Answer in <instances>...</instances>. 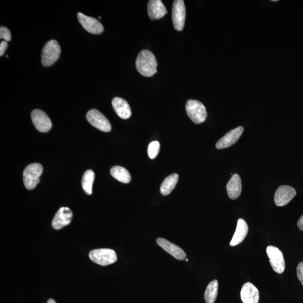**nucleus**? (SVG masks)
Masks as SVG:
<instances>
[{
  "mask_svg": "<svg viewBox=\"0 0 303 303\" xmlns=\"http://www.w3.org/2000/svg\"><path fill=\"white\" fill-rule=\"evenodd\" d=\"M135 64L137 71L144 76H152L157 73L156 57L149 50H144L139 52Z\"/></svg>",
  "mask_w": 303,
  "mask_h": 303,
  "instance_id": "1",
  "label": "nucleus"
},
{
  "mask_svg": "<svg viewBox=\"0 0 303 303\" xmlns=\"http://www.w3.org/2000/svg\"><path fill=\"white\" fill-rule=\"evenodd\" d=\"M185 109L189 118L196 124L203 123L207 118L206 108L199 101L188 100L186 103Z\"/></svg>",
  "mask_w": 303,
  "mask_h": 303,
  "instance_id": "2",
  "label": "nucleus"
},
{
  "mask_svg": "<svg viewBox=\"0 0 303 303\" xmlns=\"http://www.w3.org/2000/svg\"><path fill=\"white\" fill-rule=\"evenodd\" d=\"M61 54V48L56 40L47 42L42 52V64L45 67L52 65L59 59Z\"/></svg>",
  "mask_w": 303,
  "mask_h": 303,
  "instance_id": "3",
  "label": "nucleus"
},
{
  "mask_svg": "<svg viewBox=\"0 0 303 303\" xmlns=\"http://www.w3.org/2000/svg\"><path fill=\"white\" fill-rule=\"evenodd\" d=\"M43 173V166L40 164L34 163L26 167L23 173V181L25 188L32 190L40 182V177Z\"/></svg>",
  "mask_w": 303,
  "mask_h": 303,
  "instance_id": "4",
  "label": "nucleus"
},
{
  "mask_svg": "<svg viewBox=\"0 0 303 303\" xmlns=\"http://www.w3.org/2000/svg\"><path fill=\"white\" fill-rule=\"evenodd\" d=\"M89 258L97 265L106 266L117 261L116 252L110 249H98L89 252Z\"/></svg>",
  "mask_w": 303,
  "mask_h": 303,
  "instance_id": "5",
  "label": "nucleus"
},
{
  "mask_svg": "<svg viewBox=\"0 0 303 303\" xmlns=\"http://www.w3.org/2000/svg\"><path fill=\"white\" fill-rule=\"evenodd\" d=\"M86 118L89 124L97 129L106 133L111 130L110 123L99 110L96 109L89 110L87 112Z\"/></svg>",
  "mask_w": 303,
  "mask_h": 303,
  "instance_id": "6",
  "label": "nucleus"
},
{
  "mask_svg": "<svg viewBox=\"0 0 303 303\" xmlns=\"http://www.w3.org/2000/svg\"><path fill=\"white\" fill-rule=\"evenodd\" d=\"M266 252L270 259V263L276 273L282 274L285 269V263L282 252L277 247H267Z\"/></svg>",
  "mask_w": 303,
  "mask_h": 303,
  "instance_id": "7",
  "label": "nucleus"
},
{
  "mask_svg": "<svg viewBox=\"0 0 303 303\" xmlns=\"http://www.w3.org/2000/svg\"><path fill=\"white\" fill-rule=\"evenodd\" d=\"M186 18V9L183 0L174 1L172 10V19L175 29L181 31L184 29Z\"/></svg>",
  "mask_w": 303,
  "mask_h": 303,
  "instance_id": "8",
  "label": "nucleus"
},
{
  "mask_svg": "<svg viewBox=\"0 0 303 303\" xmlns=\"http://www.w3.org/2000/svg\"><path fill=\"white\" fill-rule=\"evenodd\" d=\"M296 195V190L291 186L288 185L279 186L275 194V203L278 207L284 206Z\"/></svg>",
  "mask_w": 303,
  "mask_h": 303,
  "instance_id": "9",
  "label": "nucleus"
},
{
  "mask_svg": "<svg viewBox=\"0 0 303 303\" xmlns=\"http://www.w3.org/2000/svg\"><path fill=\"white\" fill-rule=\"evenodd\" d=\"M31 119L36 129L42 133H46L52 127V122L44 111L36 109L31 113Z\"/></svg>",
  "mask_w": 303,
  "mask_h": 303,
  "instance_id": "10",
  "label": "nucleus"
},
{
  "mask_svg": "<svg viewBox=\"0 0 303 303\" xmlns=\"http://www.w3.org/2000/svg\"><path fill=\"white\" fill-rule=\"evenodd\" d=\"M77 17L80 24L89 33L99 34L103 32V26L96 19L87 16L81 13H77Z\"/></svg>",
  "mask_w": 303,
  "mask_h": 303,
  "instance_id": "11",
  "label": "nucleus"
},
{
  "mask_svg": "<svg viewBox=\"0 0 303 303\" xmlns=\"http://www.w3.org/2000/svg\"><path fill=\"white\" fill-rule=\"evenodd\" d=\"M244 131L243 126H239L225 134L217 142L216 147L217 149L222 150L230 147L237 141L242 136Z\"/></svg>",
  "mask_w": 303,
  "mask_h": 303,
  "instance_id": "12",
  "label": "nucleus"
},
{
  "mask_svg": "<svg viewBox=\"0 0 303 303\" xmlns=\"http://www.w3.org/2000/svg\"><path fill=\"white\" fill-rule=\"evenodd\" d=\"M72 218L73 213L71 209L68 207H61L54 217L52 226L55 230H60L70 224Z\"/></svg>",
  "mask_w": 303,
  "mask_h": 303,
  "instance_id": "13",
  "label": "nucleus"
},
{
  "mask_svg": "<svg viewBox=\"0 0 303 303\" xmlns=\"http://www.w3.org/2000/svg\"><path fill=\"white\" fill-rule=\"evenodd\" d=\"M157 243L163 250L173 256L174 258L180 260V261L184 260L186 258V254L184 251L181 248L176 244L171 243L168 240L158 238L157 239Z\"/></svg>",
  "mask_w": 303,
  "mask_h": 303,
  "instance_id": "14",
  "label": "nucleus"
},
{
  "mask_svg": "<svg viewBox=\"0 0 303 303\" xmlns=\"http://www.w3.org/2000/svg\"><path fill=\"white\" fill-rule=\"evenodd\" d=\"M240 297L243 303H258L259 291L252 283L247 282L242 287Z\"/></svg>",
  "mask_w": 303,
  "mask_h": 303,
  "instance_id": "15",
  "label": "nucleus"
},
{
  "mask_svg": "<svg viewBox=\"0 0 303 303\" xmlns=\"http://www.w3.org/2000/svg\"><path fill=\"white\" fill-rule=\"evenodd\" d=\"M148 14L151 20H157L168 13L166 7L161 0H151L148 3Z\"/></svg>",
  "mask_w": 303,
  "mask_h": 303,
  "instance_id": "16",
  "label": "nucleus"
},
{
  "mask_svg": "<svg viewBox=\"0 0 303 303\" xmlns=\"http://www.w3.org/2000/svg\"><path fill=\"white\" fill-rule=\"evenodd\" d=\"M112 105L116 114L123 119H129L131 115L129 104L127 101L120 97H115L112 101Z\"/></svg>",
  "mask_w": 303,
  "mask_h": 303,
  "instance_id": "17",
  "label": "nucleus"
},
{
  "mask_svg": "<svg viewBox=\"0 0 303 303\" xmlns=\"http://www.w3.org/2000/svg\"><path fill=\"white\" fill-rule=\"evenodd\" d=\"M242 180L239 175L234 174L228 182L227 189L228 196L231 200H235L238 198L242 193Z\"/></svg>",
  "mask_w": 303,
  "mask_h": 303,
  "instance_id": "18",
  "label": "nucleus"
},
{
  "mask_svg": "<svg viewBox=\"0 0 303 303\" xmlns=\"http://www.w3.org/2000/svg\"><path fill=\"white\" fill-rule=\"evenodd\" d=\"M248 232V227L244 220L240 219L237 223L236 231L230 242V246L234 247L238 246L247 236Z\"/></svg>",
  "mask_w": 303,
  "mask_h": 303,
  "instance_id": "19",
  "label": "nucleus"
},
{
  "mask_svg": "<svg viewBox=\"0 0 303 303\" xmlns=\"http://www.w3.org/2000/svg\"><path fill=\"white\" fill-rule=\"evenodd\" d=\"M178 180V176L177 174H173L167 177L162 182L160 187V192L162 195L166 196L172 193L176 188Z\"/></svg>",
  "mask_w": 303,
  "mask_h": 303,
  "instance_id": "20",
  "label": "nucleus"
},
{
  "mask_svg": "<svg viewBox=\"0 0 303 303\" xmlns=\"http://www.w3.org/2000/svg\"><path fill=\"white\" fill-rule=\"evenodd\" d=\"M110 173L112 177L123 183L128 184L131 181L130 174L122 166H116L112 168Z\"/></svg>",
  "mask_w": 303,
  "mask_h": 303,
  "instance_id": "21",
  "label": "nucleus"
},
{
  "mask_svg": "<svg viewBox=\"0 0 303 303\" xmlns=\"http://www.w3.org/2000/svg\"><path fill=\"white\" fill-rule=\"evenodd\" d=\"M219 282L215 279L209 282L205 291L204 299L207 303H214L218 294Z\"/></svg>",
  "mask_w": 303,
  "mask_h": 303,
  "instance_id": "22",
  "label": "nucleus"
},
{
  "mask_svg": "<svg viewBox=\"0 0 303 303\" xmlns=\"http://www.w3.org/2000/svg\"><path fill=\"white\" fill-rule=\"evenodd\" d=\"M95 177V173L91 170H87L83 176L81 180L83 189L85 193L88 195H91L92 194V187L93 182Z\"/></svg>",
  "mask_w": 303,
  "mask_h": 303,
  "instance_id": "23",
  "label": "nucleus"
},
{
  "mask_svg": "<svg viewBox=\"0 0 303 303\" xmlns=\"http://www.w3.org/2000/svg\"><path fill=\"white\" fill-rule=\"evenodd\" d=\"M160 150V144L158 141L151 142L148 148V154L149 157L153 160L157 156Z\"/></svg>",
  "mask_w": 303,
  "mask_h": 303,
  "instance_id": "24",
  "label": "nucleus"
},
{
  "mask_svg": "<svg viewBox=\"0 0 303 303\" xmlns=\"http://www.w3.org/2000/svg\"><path fill=\"white\" fill-rule=\"evenodd\" d=\"M0 39H3L6 42L11 41V35L10 31L6 27L1 26V28H0Z\"/></svg>",
  "mask_w": 303,
  "mask_h": 303,
  "instance_id": "25",
  "label": "nucleus"
},
{
  "mask_svg": "<svg viewBox=\"0 0 303 303\" xmlns=\"http://www.w3.org/2000/svg\"><path fill=\"white\" fill-rule=\"evenodd\" d=\"M297 272L299 280L300 281L303 286V262L299 264L297 267Z\"/></svg>",
  "mask_w": 303,
  "mask_h": 303,
  "instance_id": "26",
  "label": "nucleus"
},
{
  "mask_svg": "<svg viewBox=\"0 0 303 303\" xmlns=\"http://www.w3.org/2000/svg\"><path fill=\"white\" fill-rule=\"evenodd\" d=\"M8 47V44L5 41H3L0 44V56H2Z\"/></svg>",
  "mask_w": 303,
  "mask_h": 303,
  "instance_id": "27",
  "label": "nucleus"
},
{
  "mask_svg": "<svg viewBox=\"0 0 303 303\" xmlns=\"http://www.w3.org/2000/svg\"><path fill=\"white\" fill-rule=\"evenodd\" d=\"M298 227L301 231H303V215L298 221Z\"/></svg>",
  "mask_w": 303,
  "mask_h": 303,
  "instance_id": "28",
  "label": "nucleus"
},
{
  "mask_svg": "<svg viewBox=\"0 0 303 303\" xmlns=\"http://www.w3.org/2000/svg\"><path fill=\"white\" fill-rule=\"evenodd\" d=\"M47 303H56V302L53 299H50Z\"/></svg>",
  "mask_w": 303,
  "mask_h": 303,
  "instance_id": "29",
  "label": "nucleus"
},
{
  "mask_svg": "<svg viewBox=\"0 0 303 303\" xmlns=\"http://www.w3.org/2000/svg\"><path fill=\"white\" fill-rule=\"evenodd\" d=\"M272 1L277 2V1H278V0H273V1Z\"/></svg>",
  "mask_w": 303,
  "mask_h": 303,
  "instance_id": "30",
  "label": "nucleus"
},
{
  "mask_svg": "<svg viewBox=\"0 0 303 303\" xmlns=\"http://www.w3.org/2000/svg\"><path fill=\"white\" fill-rule=\"evenodd\" d=\"M188 261H189L188 259H186V262H188Z\"/></svg>",
  "mask_w": 303,
  "mask_h": 303,
  "instance_id": "31",
  "label": "nucleus"
},
{
  "mask_svg": "<svg viewBox=\"0 0 303 303\" xmlns=\"http://www.w3.org/2000/svg\"><path fill=\"white\" fill-rule=\"evenodd\" d=\"M8 56H9L8 55H6V57H8Z\"/></svg>",
  "mask_w": 303,
  "mask_h": 303,
  "instance_id": "32",
  "label": "nucleus"
}]
</instances>
